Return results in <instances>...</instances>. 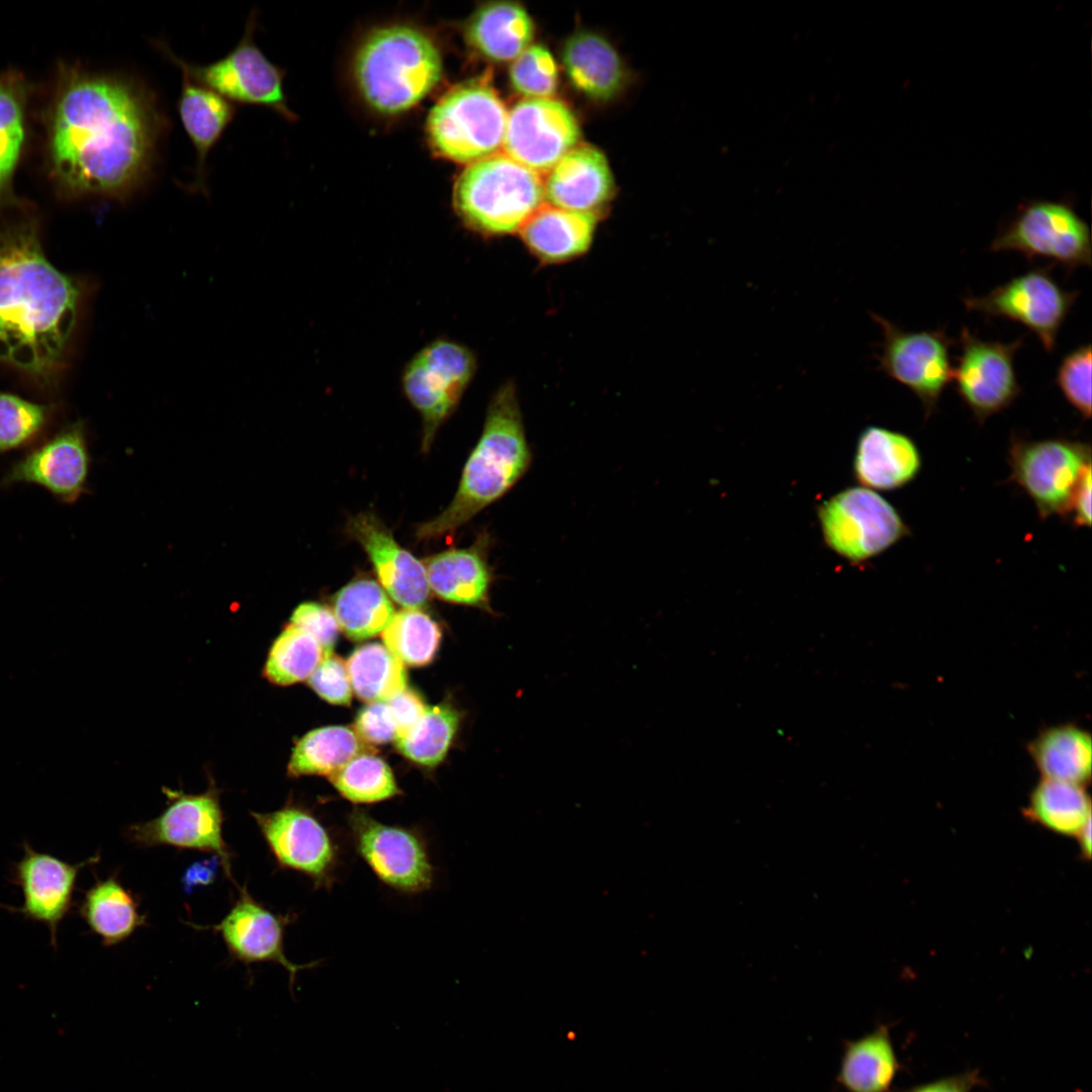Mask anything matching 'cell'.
I'll list each match as a JSON object with an SVG mask.
<instances>
[{"mask_svg": "<svg viewBox=\"0 0 1092 1092\" xmlns=\"http://www.w3.org/2000/svg\"><path fill=\"white\" fill-rule=\"evenodd\" d=\"M256 26L257 12L253 10L239 43L226 56L207 65L185 62L161 41L156 42V47L178 68L184 69L192 80L232 103L268 107L291 118L282 87V71L256 46Z\"/></svg>", "mask_w": 1092, "mask_h": 1092, "instance_id": "obj_11", "label": "cell"}, {"mask_svg": "<svg viewBox=\"0 0 1092 1092\" xmlns=\"http://www.w3.org/2000/svg\"><path fill=\"white\" fill-rule=\"evenodd\" d=\"M348 829L356 854L381 884L402 895L433 887L436 871L419 830L382 823L360 810L349 814Z\"/></svg>", "mask_w": 1092, "mask_h": 1092, "instance_id": "obj_12", "label": "cell"}, {"mask_svg": "<svg viewBox=\"0 0 1092 1092\" xmlns=\"http://www.w3.org/2000/svg\"><path fill=\"white\" fill-rule=\"evenodd\" d=\"M1091 345L1078 346L1063 357L1056 383L1066 400L1084 420L1091 417Z\"/></svg>", "mask_w": 1092, "mask_h": 1092, "instance_id": "obj_44", "label": "cell"}, {"mask_svg": "<svg viewBox=\"0 0 1092 1092\" xmlns=\"http://www.w3.org/2000/svg\"><path fill=\"white\" fill-rule=\"evenodd\" d=\"M598 215L543 203L520 229L527 248L542 262L581 256L593 241Z\"/></svg>", "mask_w": 1092, "mask_h": 1092, "instance_id": "obj_26", "label": "cell"}, {"mask_svg": "<svg viewBox=\"0 0 1092 1092\" xmlns=\"http://www.w3.org/2000/svg\"><path fill=\"white\" fill-rule=\"evenodd\" d=\"M959 342L952 381L963 402L982 423L1010 406L1021 392L1014 359L1023 337L1003 343L983 340L963 328Z\"/></svg>", "mask_w": 1092, "mask_h": 1092, "instance_id": "obj_18", "label": "cell"}, {"mask_svg": "<svg viewBox=\"0 0 1092 1092\" xmlns=\"http://www.w3.org/2000/svg\"><path fill=\"white\" fill-rule=\"evenodd\" d=\"M333 613L340 629L353 640L375 637L386 628L394 609L382 586L371 578H357L333 597Z\"/></svg>", "mask_w": 1092, "mask_h": 1092, "instance_id": "obj_34", "label": "cell"}, {"mask_svg": "<svg viewBox=\"0 0 1092 1092\" xmlns=\"http://www.w3.org/2000/svg\"><path fill=\"white\" fill-rule=\"evenodd\" d=\"M329 778L345 799L356 804H373L399 794L389 766L381 758L366 752Z\"/></svg>", "mask_w": 1092, "mask_h": 1092, "instance_id": "obj_41", "label": "cell"}, {"mask_svg": "<svg viewBox=\"0 0 1092 1092\" xmlns=\"http://www.w3.org/2000/svg\"><path fill=\"white\" fill-rule=\"evenodd\" d=\"M1011 479L1029 496L1041 519L1070 513L1085 470L1091 466L1088 444L1066 438H1012Z\"/></svg>", "mask_w": 1092, "mask_h": 1092, "instance_id": "obj_10", "label": "cell"}, {"mask_svg": "<svg viewBox=\"0 0 1092 1092\" xmlns=\"http://www.w3.org/2000/svg\"><path fill=\"white\" fill-rule=\"evenodd\" d=\"M163 792L166 809L154 819L129 825L127 840L142 848L168 845L211 853L232 879V852L222 836L223 813L214 782L210 780L207 790L197 795L165 787Z\"/></svg>", "mask_w": 1092, "mask_h": 1092, "instance_id": "obj_13", "label": "cell"}, {"mask_svg": "<svg viewBox=\"0 0 1092 1092\" xmlns=\"http://www.w3.org/2000/svg\"><path fill=\"white\" fill-rule=\"evenodd\" d=\"M250 814L280 869L305 876L315 889L332 888L340 867V846L317 817L291 803L273 812Z\"/></svg>", "mask_w": 1092, "mask_h": 1092, "instance_id": "obj_16", "label": "cell"}, {"mask_svg": "<svg viewBox=\"0 0 1092 1092\" xmlns=\"http://www.w3.org/2000/svg\"><path fill=\"white\" fill-rule=\"evenodd\" d=\"M985 1084L978 1069L939 1078L924 1084L915 1085L898 1092H971L975 1087Z\"/></svg>", "mask_w": 1092, "mask_h": 1092, "instance_id": "obj_49", "label": "cell"}, {"mask_svg": "<svg viewBox=\"0 0 1092 1092\" xmlns=\"http://www.w3.org/2000/svg\"><path fill=\"white\" fill-rule=\"evenodd\" d=\"M308 686L331 704L349 705L352 686L347 664L340 657L326 655L307 678Z\"/></svg>", "mask_w": 1092, "mask_h": 1092, "instance_id": "obj_45", "label": "cell"}, {"mask_svg": "<svg viewBox=\"0 0 1092 1092\" xmlns=\"http://www.w3.org/2000/svg\"><path fill=\"white\" fill-rule=\"evenodd\" d=\"M182 73L178 99L181 122L196 153L193 190H204L205 163L210 150L236 115V106L211 89L198 84L187 72Z\"/></svg>", "mask_w": 1092, "mask_h": 1092, "instance_id": "obj_28", "label": "cell"}, {"mask_svg": "<svg viewBox=\"0 0 1092 1092\" xmlns=\"http://www.w3.org/2000/svg\"><path fill=\"white\" fill-rule=\"evenodd\" d=\"M1054 265L1033 268L986 295L964 297V305L968 311L987 318L1003 317L1021 324L1052 353L1061 327L1079 295L1056 281L1051 274Z\"/></svg>", "mask_w": 1092, "mask_h": 1092, "instance_id": "obj_14", "label": "cell"}, {"mask_svg": "<svg viewBox=\"0 0 1092 1092\" xmlns=\"http://www.w3.org/2000/svg\"><path fill=\"white\" fill-rule=\"evenodd\" d=\"M510 78L514 89L527 98H548L556 91L558 71L550 52L533 44L514 60Z\"/></svg>", "mask_w": 1092, "mask_h": 1092, "instance_id": "obj_43", "label": "cell"}, {"mask_svg": "<svg viewBox=\"0 0 1092 1092\" xmlns=\"http://www.w3.org/2000/svg\"><path fill=\"white\" fill-rule=\"evenodd\" d=\"M25 94L21 82L0 77V202L10 194L11 180L25 138Z\"/></svg>", "mask_w": 1092, "mask_h": 1092, "instance_id": "obj_40", "label": "cell"}, {"mask_svg": "<svg viewBox=\"0 0 1092 1092\" xmlns=\"http://www.w3.org/2000/svg\"><path fill=\"white\" fill-rule=\"evenodd\" d=\"M921 464L916 443L901 432L869 426L859 435L853 471L857 482L867 488H901L914 480Z\"/></svg>", "mask_w": 1092, "mask_h": 1092, "instance_id": "obj_25", "label": "cell"}, {"mask_svg": "<svg viewBox=\"0 0 1092 1092\" xmlns=\"http://www.w3.org/2000/svg\"><path fill=\"white\" fill-rule=\"evenodd\" d=\"M614 194V180L604 154L592 146L568 152L544 182L548 204L597 215Z\"/></svg>", "mask_w": 1092, "mask_h": 1092, "instance_id": "obj_24", "label": "cell"}, {"mask_svg": "<svg viewBox=\"0 0 1092 1092\" xmlns=\"http://www.w3.org/2000/svg\"><path fill=\"white\" fill-rule=\"evenodd\" d=\"M507 117L505 104L485 78L459 84L430 112L431 147L447 160L473 164L503 145Z\"/></svg>", "mask_w": 1092, "mask_h": 1092, "instance_id": "obj_6", "label": "cell"}, {"mask_svg": "<svg viewBox=\"0 0 1092 1092\" xmlns=\"http://www.w3.org/2000/svg\"><path fill=\"white\" fill-rule=\"evenodd\" d=\"M476 367L474 353L447 338L430 342L404 366L401 388L421 415L424 452L430 449L439 428L457 408Z\"/></svg>", "mask_w": 1092, "mask_h": 1092, "instance_id": "obj_8", "label": "cell"}, {"mask_svg": "<svg viewBox=\"0 0 1092 1092\" xmlns=\"http://www.w3.org/2000/svg\"><path fill=\"white\" fill-rule=\"evenodd\" d=\"M992 252H1019L1028 260L1043 257L1061 264L1067 274L1091 266L1088 223L1068 200H1031L1018 207L990 244Z\"/></svg>", "mask_w": 1092, "mask_h": 1092, "instance_id": "obj_7", "label": "cell"}, {"mask_svg": "<svg viewBox=\"0 0 1092 1092\" xmlns=\"http://www.w3.org/2000/svg\"><path fill=\"white\" fill-rule=\"evenodd\" d=\"M346 664L352 689L365 702H387L406 689L403 663L379 643L359 647Z\"/></svg>", "mask_w": 1092, "mask_h": 1092, "instance_id": "obj_36", "label": "cell"}, {"mask_svg": "<svg viewBox=\"0 0 1092 1092\" xmlns=\"http://www.w3.org/2000/svg\"><path fill=\"white\" fill-rule=\"evenodd\" d=\"M492 539L480 533L467 548L448 549L423 560L430 589L440 599L491 612L493 571L488 562Z\"/></svg>", "mask_w": 1092, "mask_h": 1092, "instance_id": "obj_23", "label": "cell"}, {"mask_svg": "<svg viewBox=\"0 0 1092 1092\" xmlns=\"http://www.w3.org/2000/svg\"><path fill=\"white\" fill-rule=\"evenodd\" d=\"M562 62L571 84L592 99L609 100L622 88L625 73L620 56L597 33L571 35L564 44Z\"/></svg>", "mask_w": 1092, "mask_h": 1092, "instance_id": "obj_29", "label": "cell"}, {"mask_svg": "<svg viewBox=\"0 0 1092 1092\" xmlns=\"http://www.w3.org/2000/svg\"><path fill=\"white\" fill-rule=\"evenodd\" d=\"M165 119L153 92L134 78L75 74L54 110L53 170L77 195L130 199L152 169Z\"/></svg>", "mask_w": 1092, "mask_h": 1092, "instance_id": "obj_1", "label": "cell"}, {"mask_svg": "<svg viewBox=\"0 0 1092 1092\" xmlns=\"http://www.w3.org/2000/svg\"><path fill=\"white\" fill-rule=\"evenodd\" d=\"M579 139L576 118L562 102L526 98L508 113L506 155L541 174L550 172Z\"/></svg>", "mask_w": 1092, "mask_h": 1092, "instance_id": "obj_19", "label": "cell"}, {"mask_svg": "<svg viewBox=\"0 0 1092 1092\" xmlns=\"http://www.w3.org/2000/svg\"><path fill=\"white\" fill-rule=\"evenodd\" d=\"M1091 466L1082 475L1074 493L1070 513L1073 523L1079 527L1091 525Z\"/></svg>", "mask_w": 1092, "mask_h": 1092, "instance_id": "obj_51", "label": "cell"}, {"mask_svg": "<svg viewBox=\"0 0 1092 1092\" xmlns=\"http://www.w3.org/2000/svg\"><path fill=\"white\" fill-rule=\"evenodd\" d=\"M1027 752L1042 779L1085 787L1092 769V739L1084 728L1064 723L1046 727L1028 742Z\"/></svg>", "mask_w": 1092, "mask_h": 1092, "instance_id": "obj_30", "label": "cell"}, {"mask_svg": "<svg viewBox=\"0 0 1092 1092\" xmlns=\"http://www.w3.org/2000/svg\"><path fill=\"white\" fill-rule=\"evenodd\" d=\"M219 867H221V862L216 855L190 864L182 876V886L185 893L190 894L198 887L212 884L215 881Z\"/></svg>", "mask_w": 1092, "mask_h": 1092, "instance_id": "obj_50", "label": "cell"}, {"mask_svg": "<svg viewBox=\"0 0 1092 1092\" xmlns=\"http://www.w3.org/2000/svg\"><path fill=\"white\" fill-rule=\"evenodd\" d=\"M81 290L46 258L36 228L0 233V362L55 383L77 325Z\"/></svg>", "mask_w": 1092, "mask_h": 1092, "instance_id": "obj_2", "label": "cell"}, {"mask_svg": "<svg viewBox=\"0 0 1092 1092\" xmlns=\"http://www.w3.org/2000/svg\"><path fill=\"white\" fill-rule=\"evenodd\" d=\"M366 744L355 731L344 726L311 730L300 738L287 765L289 777L332 776L359 754Z\"/></svg>", "mask_w": 1092, "mask_h": 1092, "instance_id": "obj_35", "label": "cell"}, {"mask_svg": "<svg viewBox=\"0 0 1092 1092\" xmlns=\"http://www.w3.org/2000/svg\"><path fill=\"white\" fill-rule=\"evenodd\" d=\"M1079 843L1081 857L1086 860L1091 856V822H1089L1076 837Z\"/></svg>", "mask_w": 1092, "mask_h": 1092, "instance_id": "obj_52", "label": "cell"}, {"mask_svg": "<svg viewBox=\"0 0 1092 1092\" xmlns=\"http://www.w3.org/2000/svg\"><path fill=\"white\" fill-rule=\"evenodd\" d=\"M465 34L469 44L484 58L507 62L515 60L531 46L534 23L520 4L492 2L475 11Z\"/></svg>", "mask_w": 1092, "mask_h": 1092, "instance_id": "obj_31", "label": "cell"}, {"mask_svg": "<svg viewBox=\"0 0 1092 1092\" xmlns=\"http://www.w3.org/2000/svg\"><path fill=\"white\" fill-rule=\"evenodd\" d=\"M824 541L851 562H862L885 552L909 534L895 507L867 487H848L818 509Z\"/></svg>", "mask_w": 1092, "mask_h": 1092, "instance_id": "obj_9", "label": "cell"}, {"mask_svg": "<svg viewBox=\"0 0 1092 1092\" xmlns=\"http://www.w3.org/2000/svg\"><path fill=\"white\" fill-rule=\"evenodd\" d=\"M346 531L368 555L386 594L404 608L421 609L427 604L430 587L423 561L402 548L373 512L349 519Z\"/></svg>", "mask_w": 1092, "mask_h": 1092, "instance_id": "obj_22", "label": "cell"}, {"mask_svg": "<svg viewBox=\"0 0 1092 1092\" xmlns=\"http://www.w3.org/2000/svg\"><path fill=\"white\" fill-rule=\"evenodd\" d=\"M381 636L385 647L402 663L424 665L435 656L441 630L421 609L404 608L394 613Z\"/></svg>", "mask_w": 1092, "mask_h": 1092, "instance_id": "obj_39", "label": "cell"}, {"mask_svg": "<svg viewBox=\"0 0 1092 1092\" xmlns=\"http://www.w3.org/2000/svg\"><path fill=\"white\" fill-rule=\"evenodd\" d=\"M1023 817L1054 833L1077 837L1091 822V802L1085 787L1040 779L1033 787Z\"/></svg>", "mask_w": 1092, "mask_h": 1092, "instance_id": "obj_33", "label": "cell"}, {"mask_svg": "<svg viewBox=\"0 0 1092 1092\" xmlns=\"http://www.w3.org/2000/svg\"><path fill=\"white\" fill-rule=\"evenodd\" d=\"M355 732L365 744L394 740L396 725L386 702L370 703L357 715Z\"/></svg>", "mask_w": 1092, "mask_h": 1092, "instance_id": "obj_47", "label": "cell"}, {"mask_svg": "<svg viewBox=\"0 0 1092 1092\" xmlns=\"http://www.w3.org/2000/svg\"><path fill=\"white\" fill-rule=\"evenodd\" d=\"M459 720L458 711L451 705L428 706L425 715L408 732L395 737V746L406 758L435 766L446 755Z\"/></svg>", "mask_w": 1092, "mask_h": 1092, "instance_id": "obj_38", "label": "cell"}, {"mask_svg": "<svg viewBox=\"0 0 1092 1092\" xmlns=\"http://www.w3.org/2000/svg\"><path fill=\"white\" fill-rule=\"evenodd\" d=\"M901 1069L890 1026L881 1023L871 1032L843 1042L835 1080L841 1092H892Z\"/></svg>", "mask_w": 1092, "mask_h": 1092, "instance_id": "obj_27", "label": "cell"}, {"mask_svg": "<svg viewBox=\"0 0 1092 1092\" xmlns=\"http://www.w3.org/2000/svg\"><path fill=\"white\" fill-rule=\"evenodd\" d=\"M531 463L517 389L514 382L507 381L488 403L482 433L465 463L452 502L416 528L417 539L430 541L454 534L510 491Z\"/></svg>", "mask_w": 1092, "mask_h": 1092, "instance_id": "obj_3", "label": "cell"}, {"mask_svg": "<svg viewBox=\"0 0 1092 1092\" xmlns=\"http://www.w3.org/2000/svg\"><path fill=\"white\" fill-rule=\"evenodd\" d=\"M871 316L883 334L878 356L880 370L912 391L929 416L952 381L953 339L944 329L910 332L875 312Z\"/></svg>", "mask_w": 1092, "mask_h": 1092, "instance_id": "obj_15", "label": "cell"}, {"mask_svg": "<svg viewBox=\"0 0 1092 1092\" xmlns=\"http://www.w3.org/2000/svg\"><path fill=\"white\" fill-rule=\"evenodd\" d=\"M23 855L12 868L11 882L22 893L19 907L7 906L25 919L43 924L53 947L58 945L60 924L73 906L80 871L100 860L99 853L78 863L67 862L51 853L36 851L24 841Z\"/></svg>", "mask_w": 1092, "mask_h": 1092, "instance_id": "obj_20", "label": "cell"}, {"mask_svg": "<svg viewBox=\"0 0 1092 1092\" xmlns=\"http://www.w3.org/2000/svg\"><path fill=\"white\" fill-rule=\"evenodd\" d=\"M386 703L396 725L395 737L408 732L422 719L428 708L421 697L408 689L403 690Z\"/></svg>", "mask_w": 1092, "mask_h": 1092, "instance_id": "obj_48", "label": "cell"}, {"mask_svg": "<svg viewBox=\"0 0 1092 1092\" xmlns=\"http://www.w3.org/2000/svg\"><path fill=\"white\" fill-rule=\"evenodd\" d=\"M326 656L309 633L288 623L271 645L263 675L277 686H289L310 676Z\"/></svg>", "mask_w": 1092, "mask_h": 1092, "instance_id": "obj_37", "label": "cell"}, {"mask_svg": "<svg viewBox=\"0 0 1092 1092\" xmlns=\"http://www.w3.org/2000/svg\"><path fill=\"white\" fill-rule=\"evenodd\" d=\"M442 59L435 42L408 25H389L371 32L354 61L357 87L376 111L395 114L426 97L440 81Z\"/></svg>", "mask_w": 1092, "mask_h": 1092, "instance_id": "obj_4", "label": "cell"}, {"mask_svg": "<svg viewBox=\"0 0 1092 1092\" xmlns=\"http://www.w3.org/2000/svg\"><path fill=\"white\" fill-rule=\"evenodd\" d=\"M53 413L49 405L0 391V457L42 440Z\"/></svg>", "mask_w": 1092, "mask_h": 1092, "instance_id": "obj_42", "label": "cell"}, {"mask_svg": "<svg viewBox=\"0 0 1092 1092\" xmlns=\"http://www.w3.org/2000/svg\"><path fill=\"white\" fill-rule=\"evenodd\" d=\"M239 898L228 914L211 925L217 932L230 954L246 965L274 963L284 968L293 990L296 974L318 966V962L295 964L284 951V933L292 921V915L276 914L256 901L246 887L239 888Z\"/></svg>", "mask_w": 1092, "mask_h": 1092, "instance_id": "obj_21", "label": "cell"}, {"mask_svg": "<svg viewBox=\"0 0 1092 1092\" xmlns=\"http://www.w3.org/2000/svg\"><path fill=\"white\" fill-rule=\"evenodd\" d=\"M541 175L506 154L470 164L453 194L455 212L469 230L494 237L520 231L544 203Z\"/></svg>", "mask_w": 1092, "mask_h": 1092, "instance_id": "obj_5", "label": "cell"}, {"mask_svg": "<svg viewBox=\"0 0 1092 1092\" xmlns=\"http://www.w3.org/2000/svg\"><path fill=\"white\" fill-rule=\"evenodd\" d=\"M290 623L314 637L326 655L332 653L340 627L331 609L315 602L302 603L293 611Z\"/></svg>", "mask_w": 1092, "mask_h": 1092, "instance_id": "obj_46", "label": "cell"}, {"mask_svg": "<svg viewBox=\"0 0 1092 1092\" xmlns=\"http://www.w3.org/2000/svg\"><path fill=\"white\" fill-rule=\"evenodd\" d=\"M91 457L83 421L68 424L43 438L9 465L0 477V489L32 484L65 505L88 492Z\"/></svg>", "mask_w": 1092, "mask_h": 1092, "instance_id": "obj_17", "label": "cell"}, {"mask_svg": "<svg viewBox=\"0 0 1092 1092\" xmlns=\"http://www.w3.org/2000/svg\"><path fill=\"white\" fill-rule=\"evenodd\" d=\"M78 914L104 946L116 945L147 923V916L132 893L115 875L96 878L78 906Z\"/></svg>", "mask_w": 1092, "mask_h": 1092, "instance_id": "obj_32", "label": "cell"}]
</instances>
